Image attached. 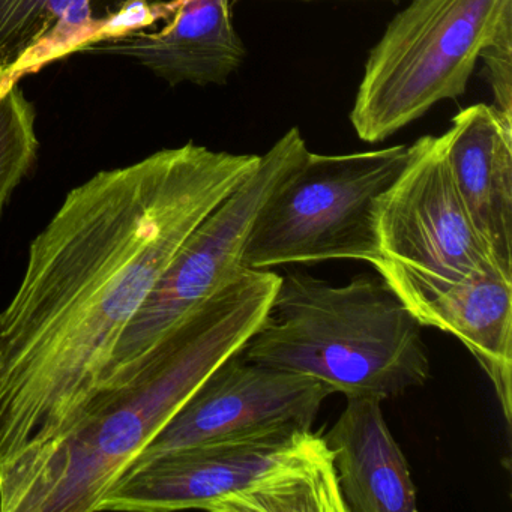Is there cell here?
I'll return each instance as SVG.
<instances>
[{
	"mask_svg": "<svg viewBox=\"0 0 512 512\" xmlns=\"http://www.w3.org/2000/svg\"><path fill=\"white\" fill-rule=\"evenodd\" d=\"M479 59L494 95V109L512 121V13L500 23Z\"/></svg>",
	"mask_w": 512,
	"mask_h": 512,
	"instance_id": "16",
	"label": "cell"
},
{
	"mask_svg": "<svg viewBox=\"0 0 512 512\" xmlns=\"http://www.w3.org/2000/svg\"><path fill=\"white\" fill-rule=\"evenodd\" d=\"M382 400L347 398L346 409L323 436L349 512H415L418 490L406 455L395 442Z\"/></svg>",
	"mask_w": 512,
	"mask_h": 512,
	"instance_id": "13",
	"label": "cell"
},
{
	"mask_svg": "<svg viewBox=\"0 0 512 512\" xmlns=\"http://www.w3.org/2000/svg\"><path fill=\"white\" fill-rule=\"evenodd\" d=\"M172 0H0V85L173 16Z\"/></svg>",
	"mask_w": 512,
	"mask_h": 512,
	"instance_id": "10",
	"label": "cell"
},
{
	"mask_svg": "<svg viewBox=\"0 0 512 512\" xmlns=\"http://www.w3.org/2000/svg\"><path fill=\"white\" fill-rule=\"evenodd\" d=\"M446 140L425 136L409 146L406 166L374 205L380 257L371 266L406 307L499 268L455 187Z\"/></svg>",
	"mask_w": 512,
	"mask_h": 512,
	"instance_id": "8",
	"label": "cell"
},
{
	"mask_svg": "<svg viewBox=\"0 0 512 512\" xmlns=\"http://www.w3.org/2000/svg\"><path fill=\"white\" fill-rule=\"evenodd\" d=\"M233 2L172 0L175 11L161 31L133 32L82 53L131 59L172 86L226 85L247 56L233 26Z\"/></svg>",
	"mask_w": 512,
	"mask_h": 512,
	"instance_id": "11",
	"label": "cell"
},
{
	"mask_svg": "<svg viewBox=\"0 0 512 512\" xmlns=\"http://www.w3.org/2000/svg\"><path fill=\"white\" fill-rule=\"evenodd\" d=\"M308 152L299 128H290L260 157L250 178L191 232L122 335L97 394L127 383L176 325L244 271L242 256L257 215Z\"/></svg>",
	"mask_w": 512,
	"mask_h": 512,
	"instance_id": "7",
	"label": "cell"
},
{
	"mask_svg": "<svg viewBox=\"0 0 512 512\" xmlns=\"http://www.w3.org/2000/svg\"><path fill=\"white\" fill-rule=\"evenodd\" d=\"M182 509L349 512L325 439L298 425L176 449L134 464L95 512Z\"/></svg>",
	"mask_w": 512,
	"mask_h": 512,
	"instance_id": "4",
	"label": "cell"
},
{
	"mask_svg": "<svg viewBox=\"0 0 512 512\" xmlns=\"http://www.w3.org/2000/svg\"><path fill=\"white\" fill-rule=\"evenodd\" d=\"M35 109L17 80L0 85V218L14 190L37 160Z\"/></svg>",
	"mask_w": 512,
	"mask_h": 512,
	"instance_id": "15",
	"label": "cell"
},
{
	"mask_svg": "<svg viewBox=\"0 0 512 512\" xmlns=\"http://www.w3.org/2000/svg\"><path fill=\"white\" fill-rule=\"evenodd\" d=\"M259 163L187 143L67 194L0 314V470L79 421L185 239Z\"/></svg>",
	"mask_w": 512,
	"mask_h": 512,
	"instance_id": "1",
	"label": "cell"
},
{
	"mask_svg": "<svg viewBox=\"0 0 512 512\" xmlns=\"http://www.w3.org/2000/svg\"><path fill=\"white\" fill-rule=\"evenodd\" d=\"M280 275L245 268L176 325L130 380L98 392L52 445L0 470V512H95L106 491L265 323Z\"/></svg>",
	"mask_w": 512,
	"mask_h": 512,
	"instance_id": "2",
	"label": "cell"
},
{
	"mask_svg": "<svg viewBox=\"0 0 512 512\" xmlns=\"http://www.w3.org/2000/svg\"><path fill=\"white\" fill-rule=\"evenodd\" d=\"M397 145L346 155L308 152L254 221L242 266L268 271L283 265L380 257L374 205L409 160Z\"/></svg>",
	"mask_w": 512,
	"mask_h": 512,
	"instance_id": "6",
	"label": "cell"
},
{
	"mask_svg": "<svg viewBox=\"0 0 512 512\" xmlns=\"http://www.w3.org/2000/svg\"><path fill=\"white\" fill-rule=\"evenodd\" d=\"M446 131V160L478 235L512 277V121L493 106L461 110Z\"/></svg>",
	"mask_w": 512,
	"mask_h": 512,
	"instance_id": "12",
	"label": "cell"
},
{
	"mask_svg": "<svg viewBox=\"0 0 512 512\" xmlns=\"http://www.w3.org/2000/svg\"><path fill=\"white\" fill-rule=\"evenodd\" d=\"M511 13L512 0H412L368 56L350 112L359 139L383 142L440 101L461 97Z\"/></svg>",
	"mask_w": 512,
	"mask_h": 512,
	"instance_id": "5",
	"label": "cell"
},
{
	"mask_svg": "<svg viewBox=\"0 0 512 512\" xmlns=\"http://www.w3.org/2000/svg\"><path fill=\"white\" fill-rule=\"evenodd\" d=\"M331 394V386L320 380L254 364L238 353L206 377L130 466L257 431L287 425L311 428Z\"/></svg>",
	"mask_w": 512,
	"mask_h": 512,
	"instance_id": "9",
	"label": "cell"
},
{
	"mask_svg": "<svg viewBox=\"0 0 512 512\" xmlns=\"http://www.w3.org/2000/svg\"><path fill=\"white\" fill-rule=\"evenodd\" d=\"M421 323L457 337L493 385L512 419V277L488 269L407 305Z\"/></svg>",
	"mask_w": 512,
	"mask_h": 512,
	"instance_id": "14",
	"label": "cell"
},
{
	"mask_svg": "<svg viewBox=\"0 0 512 512\" xmlns=\"http://www.w3.org/2000/svg\"><path fill=\"white\" fill-rule=\"evenodd\" d=\"M421 323L379 274L343 286L281 277L265 323L239 355L350 397H400L430 379Z\"/></svg>",
	"mask_w": 512,
	"mask_h": 512,
	"instance_id": "3",
	"label": "cell"
}]
</instances>
